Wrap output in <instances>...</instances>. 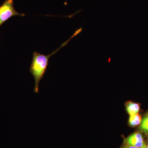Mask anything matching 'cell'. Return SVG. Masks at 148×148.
<instances>
[{
    "label": "cell",
    "instance_id": "cell-6",
    "mask_svg": "<svg viewBox=\"0 0 148 148\" xmlns=\"http://www.w3.org/2000/svg\"><path fill=\"white\" fill-rule=\"evenodd\" d=\"M140 129L146 133H148V123L145 125H140Z\"/></svg>",
    "mask_w": 148,
    "mask_h": 148
},
{
    "label": "cell",
    "instance_id": "cell-4",
    "mask_svg": "<svg viewBox=\"0 0 148 148\" xmlns=\"http://www.w3.org/2000/svg\"><path fill=\"white\" fill-rule=\"evenodd\" d=\"M125 105L126 110L130 115L138 113L140 111V106L138 103L128 101L125 103Z\"/></svg>",
    "mask_w": 148,
    "mask_h": 148
},
{
    "label": "cell",
    "instance_id": "cell-3",
    "mask_svg": "<svg viewBox=\"0 0 148 148\" xmlns=\"http://www.w3.org/2000/svg\"><path fill=\"white\" fill-rule=\"evenodd\" d=\"M125 144L141 148L145 145V143L143 135L140 132H135L125 139Z\"/></svg>",
    "mask_w": 148,
    "mask_h": 148
},
{
    "label": "cell",
    "instance_id": "cell-1",
    "mask_svg": "<svg viewBox=\"0 0 148 148\" xmlns=\"http://www.w3.org/2000/svg\"><path fill=\"white\" fill-rule=\"evenodd\" d=\"M78 34V32L75 31L70 38L63 43L60 47L49 55H43L36 51H34L33 53V59L29 69V71L34 78L35 86L34 89V92L36 93H38L40 82L43 78L48 66L49 60L51 56L56 53L61 48L67 45L70 40Z\"/></svg>",
    "mask_w": 148,
    "mask_h": 148
},
{
    "label": "cell",
    "instance_id": "cell-7",
    "mask_svg": "<svg viewBox=\"0 0 148 148\" xmlns=\"http://www.w3.org/2000/svg\"><path fill=\"white\" fill-rule=\"evenodd\" d=\"M121 148H138L136 147H134V146H132L129 145H127V144H125Z\"/></svg>",
    "mask_w": 148,
    "mask_h": 148
},
{
    "label": "cell",
    "instance_id": "cell-8",
    "mask_svg": "<svg viewBox=\"0 0 148 148\" xmlns=\"http://www.w3.org/2000/svg\"><path fill=\"white\" fill-rule=\"evenodd\" d=\"M141 148H148V145L146 144L145 143V145Z\"/></svg>",
    "mask_w": 148,
    "mask_h": 148
},
{
    "label": "cell",
    "instance_id": "cell-2",
    "mask_svg": "<svg viewBox=\"0 0 148 148\" xmlns=\"http://www.w3.org/2000/svg\"><path fill=\"white\" fill-rule=\"evenodd\" d=\"M26 14L20 13L15 10L14 0H5L0 6V27L12 17L16 16H24Z\"/></svg>",
    "mask_w": 148,
    "mask_h": 148
},
{
    "label": "cell",
    "instance_id": "cell-5",
    "mask_svg": "<svg viewBox=\"0 0 148 148\" xmlns=\"http://www.w3.org/2000/svg\"><path fill=\"white\" fill-rule=\"evenodd\" d=\"M142 120V117L139 114H134L130 115L128 123L131 127H136L141 123Z\"/></svg>",
    "mask_w": 148,
    "mask_h": 148
}]
</instances>
